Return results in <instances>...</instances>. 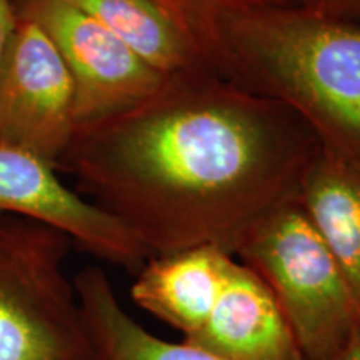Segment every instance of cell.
<instances>
[{
  "instance_id": "cell-1",
  "label": "cell",
  "mask_w": 360,
  "mask_h": 360,
  "mask_svg": "<svg viewBox=\"0 0 360 360\" xmlns=\"http://www.w3.org/2000/svg\"><path fill=\"white\" fill-rule=\"evenodd\" d=\"M321 148L289 107L199 67L79 125L56 170L150 257L200 245L233 255L255 224L299 199Z\"/></svg>"
},
{
  "instance_id": "cell-2",
  "label": "cell",
  "mask_w": 360,
  "mask_h": 360,
  "mask_svg": "<svg viewBox=\"0 0 360 360\" xmlns=\"http://www.w3.org/2000/svg\"><path fill=\"white\" fill-rule=\"evenodd\" d=\"M210 65L295 112L322 148L360 162V25L305 7L224 17Z\"/></svg>"
},
{
  "instance_id": "cell-3",
  "label": "cell",
  "mask_w": 360,
  "mask_h": 360,
  "mask_svg": "<svg viewBox=\"0 0 360 360\" xmlns=\"http://www.w3.org/2000/svg\"><path fill=\"white\" fill-rule=\"evenodd\" d=\"M233 255L272 292L304 360H342L354 349L359 305L299 202L255 224Z\"/></svg>"
},
{
  "instance_id": "cell-4",
  "label": "cell",
  "mask_w": 360,
  "mask_h": 360,
  "mask_svg": "<svg viewBox=\"0 0 360 360\" xmlns=\"http://www.w3.org/2000/svg\"><path fill=\"white\" fill-rule=\"evenodd\" d=\"M72 245L52 225L0 217V360H94L65 274Z\"/></svg>"
},
{
  "instance_id": "cell-5",
  "label": "cell",
  "mask_w": 360,
  "mask_h": 360,
  "mask_svg": "<svg viewBox=\"0 0 360 360\" xmlns=\"http://www.w3.org/2000/svg\"><path fill=\"white\" fill-rule=\"evenodd\" d=\"M12 4L15 15L37 24L60 53L74 82L77 127L130 109L164 82L165 75L69 0Z\"/></svg>"
},
{
  "instance_id": "cell-6",
  "label": "cell",
  "mask_w": 360,
  "mask_h": 360,
  "mask_svg": "<svg viewBox=\"0 0 360 360\" xmlns=\"http://www.w3.org/2000/svg\"><path fill=\"white\" fill-rule=\"evenodd\" d=\"M74 82L47 34L17 17L0 64V147L53 165L74 137Z\"/></svg>"
},
{
  "instance_id": "cell-7",
  "label": "cell",
  "mask_w": 360,
  "mask_h": 360,
  "mask_svg": "<svg viewBox=\"0 0 360 360\" xmlns=\"http://www.w3.org/2000/svg\"><path fill=\"white\" fill-rule=\"evenodd\" d=\"M39 220L64 232L94 257L137 272L150 259L132 232L62 180L53 165L24 150L0 147V217Z\"/></svg>"
},
{
  "instance_id": "cell-8",
  "label": "cell",
  "mask_w": 360,
  "mask_h": 360,
  "mask_svg": "<svg viewBox=\"0 0 360 360\" xmlns=\"http://www.w3.org/2000/svg\"><path fill=\"white\" fill-rule=\"evenodd\" d=\"M182 340L220 360H304L272 292L237 257L209 319Z\"/></svg>"
},
{
  "instance_id": "cell-9",
  "label": "cell",
  "mask_w": 360,
  "mask_h": 360,
  "mask_svg": "<svg viewBox=\"0 0 360 360\" xmlns=\"http://www.w3.org/2000/svg\"><path fill=\"white\" fill-rule=\"evenodd\" d=\"M236 255L200 245L150 257L135 272L130 297L137 307L182 332H199L222 290Z\"/></svg>"
},
{
  "instance_id": "cell-10",
  "label": "cell",
  "mask_w": 360,
  "mask_h": 360,
  "mask_svg": "<svg viewBox=\"0 0 360 360\" xmlns=\"http://www.w3.org/2000/svg\"><path fill=\"white\" fill-rule=\"evenodd\" d=\"M297 202L334 255L360 310V162L321 148Z\"/></svg>"
},
{
  "instance_id": "cell-11",
  "label": "cell",
  "mask_w": 360,
  "mask_h": 360,
  "mask_svg": "<svg viewBox=\"0 0 360 360\" xmlns=\"http://www.w3.org/2000/svg\"><path fill=\"white\" fill-rule=\"evenodd\" d=\"M74 287L94 349V360H220L188 342L160 339L120 304L105 270L87 265Z\"/></svg>"
},
{
  "instance_id": "cell-12",
  "label": "cell",
  "mask_w": 360,
  "mask_h": 360,
  "mask_svg": "<svg viewBox=\"0 0 360 360\" xmlns=\"http://www.w3.org/2000/svg\"><path fill=\"white\" fill-rule=\"evenodd\" d=\"M162 75L210 67L193 40L152 0H69Z\"/></svg>"
},
{
  "instance_id": "cell-13",
  "label": "cell",
  "mask_w": 360,
  "mask_h": 360,
  "mask_svg": "<svg viewBox=\"0 0 360 360\" xmlns=\"http://www.w3.org/2000/svg\"><path fill=\"white\" fill-rule=\"evenodd\" d=\"M179 29H182L210 65L219 22L233 13L276 7L315 8L317 0H152Z\"/></svg>"
},
{
  "instance_id": "cell-14",
  "label": "cell",
  "mask_w": 360,
  "mask_h": 360,
  "mask_svg": "<svg viewBox=\"0 0 360 360\" xmlns=\"http://www.w3.org/2000/svg\"><path fill=\"white\" fill-rule=\"evenodd\" d=\"M314 11L360 25V0H317Z\"/></svg>"
},
{
  "instance_id": "cell-15",
  "label": "cell",
  "mask_w": 360,
  "mask_h": 360,
  "mask_svg": "<svg viewBox=\"0 0 360 360\" xmlns=\"http://www.w3.org/2000/svg\"><path fill=\"white\" fill-rule=\"evenodd\" d=\"M17 15L15 11H13L12 0H0V64H2V58L6 56L7 45L11 42Z\"/></svg>"
},
{
  "instance_id": "cell-16",
  "label": "cell",
  "mask_w": 360,
  "mask_h": 360,
  "mask_svg": "<svg viewBox=\"0 0 360 360\" xmlns=\"http://www.w3.org/2000/svg\"><path fill=\"white\" fill-rule=\"evenodd\" d=\"M342 360H360V339H359L357 344L354 345V349L350 350V352L345 355V357Z\"/></svg>"
}]
</instances>
